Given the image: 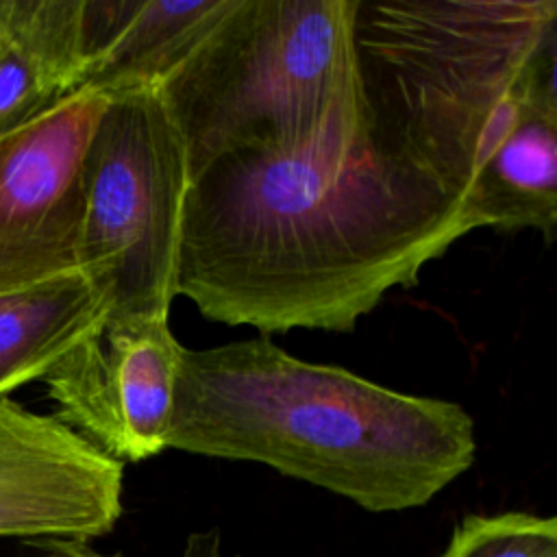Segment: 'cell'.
Segmentation results:
<instances>
[{"instance_id":"9","label":"cell","mask_w":557,"mask_h":557,"mask_svg":"<svg viewBox=\"0 0 557 557\" xmlns=\"http://www.w3.org/2000/svg\"><path fill=\"white\" fill-rule=\"evenodd\" d=\"M235 0H85V87H157Z\"/></svg>"},{"instance_id":"6","label":"cell","mask_w":557,"mask_h":557,"mask_svg":"<svg viewBox=\"0 0 557 557\" xmlns=\"http://www.w3.org/2000/svg\"><path fill=\"white\" fill-rule=\"evenodd\" d=\"M109 100L81 87L0 133V294L81 270L83 161Z\"/></svg>"},{"instance_id":"11","label":"cell","mask_w":557,"mask_h":557,"mask_svg":"<svg viewBox=\"0 0 557 557\" xmlns=\"http://www.w3.org/2000/svg\"><path fill=\"white\" fill-rule=\"evenodd\" d=\"M474 228L537 231L557 226V104L535 109L498 148L466 198Z\"/></svg>"},{"instance_id":"14","label":"cell","mask_w":557,"mask_h":557,"mask_svg":"<svg viewBox=\"0 0 557 557\" xmlns=\"http://www.w3.org/2000/svg\"><path fill=\"white\" fill-rule=\"evenodd\" d=\"M39 557H124L120 553L104 555L91 548L87 542H76V540H48L46 550Z\"/></svg>"},{"instance_id":"12","label":"cell","mask_w":557,"mask_h":557,"mask_svg":"<svg viewBox=\"0 0 557 557\" xmlns=\"http://www.w3.org/2000/svg\"><path fill=\"white\" fill-rule=\"evenodd\" d=\"M442 557H557V520L527 511L466 516Z\"/></svg>"},{"instance_id":"3","label":"cell","mask_w":557,"mask_h":557,"mask_svg":"<svg viewBox=\"0 0 557 557\" xmlns=\"http://www.w3.org/2000/svg\"><path fill=\"white\" fill-rule=\"evenodd\" d=\"M374 137L463 207L535 109L557 104V0H359Z\"/></svg>"},{"instance_id":"10","label":"cell","mask_w":557,"mask_h":557,"mask_svg":"<svg viewBox=\"0 0 557 557\" xmlns=\"http://www.w3.org/2000/svg\"><path fill=\"white\" fill-rule=\"evenodd\" d=\"M109 311V292L83 270L0 294V398L44 381Z\"/></svg>"},{"instance_id":"2","label":"cell","mask_w":557,"mask_h":557,"mask_svg":"<svg viewBox=\"0 0 557 557\" xmlns=\"http://www.w3.org/2000/svg\"><path fill=\"white\" fill-rule=\"evenodd\" d=\"M168 448L257 461L383 513L437 496L474 463L476 437L459 403L252 337L183 348Z\"/></svg>"},{"instance_id":"13","label":"cell","mask_w":557,"mask_h":557,"mask_svg":"<svg viewBox=\"0 0 557 557\" xmlns=\"http://www.w3.org/2000/svg\"><path fill=\"white\" fill-rule=\"evenodd\" d=\"M183 557H226L222 553V537L218 529L194 531L187 535Z\"/></svg>"},{"instance_id":"7","label":"cell","mask_w":557,"mask_h":557,"mask_svg":"<svg viewBox=\"0 0 557 557\" xmlns=\"http://www.w3.org/2000/svg\"><path fill=\"white\" fill-rule=\"evenodd\" d=\"M183 348L168 318L107 320L44 379L52 416L122 466L163 453Z\"/></svg>"},{"instance_id":"5","label":"cell","mask_w":557,"mask_h":557,"mask_svg":"<svg viewBox=\"0 0 557 557\" xmlns=\"http://www.w3.org/2000/svg\"><path fill=\"white\" fill-rule=\"evenodd\" d=\"M189 185L157 89L111 96L83 161L78 237V268L109 292V320L168 318Z\"/></svg>"},{"instance_id":"1","label":"cell","mask_w":557,"mask_h":557,"mask_svg":"<svg viewBox=\"0 0 557 557\" xmlns=\"http://www.w3.org/2000/svg\"><path fill=\"white\" fill-rule=\"evenodd\" d=\"M472 231L463 202L372 120L302 150L235 154L189 185L176 296L261 333H350Z\"/></svg>"},{"instance_id":"8","label":"cell","mask_w":557,"mask_h":557,"mask_svg":"<svg viewBox=\"0 0 557 557\" xmlns=\"http://www.w3.org/2000/svg\"><path fill=\"white\" fill-rule=\"evenodd\" d=\"M124 466L52 413L0 398V537L89 542L122 516Z\"/></svg>"},{"instance_id":"4","label":"cell","mask_w":557,"mask_h":557,"mask_svg":"<svg viewBox=\"0 0 557 557\" xmlns=\"http://www.w3.org/2000/svg\"><path fill=\"white\" fill-rule=\"evenodd\" d=\"M359 0H235L154 87L191 181L226 157L309 148L370 122Z\"/></svg>"}]
</instances>
